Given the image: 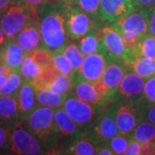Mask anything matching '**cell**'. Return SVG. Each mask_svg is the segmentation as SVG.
Here are the masks:
<instances>
[{
    "instance_id": "cell-1",
    "label": "cell",
    "mask_w": 155,
    "mask_h": 155,
    "mask_svg": "<svg viewBox=\"0 0 155 155\" xmlns=\"http://www.w3.org/2000/svg\"><path fill=\"white\" fill-rule=\"evenodd\" d=\"M39 28L43 48L52 54L61 52L67 45V21L61 11L50 10L40 18Z\"/></svg>"
},
{
    "instance_id": "cell-2",
    "label": "cell",
    "mask_w": 155,
    "mask_h": 155,
    "mask_svg": "<svg viewBox=\"0 0 155 155\" xmlns=\"http://www.w3.org/2000/svg\"><path fill=\"white\" fill-rule=\"evenodd\" d=\"M37 17L36 8L28 7L21 0H13L2 12L0 26L7 39L15 38L28 22Z\"/></svg>"
},
{
    "instance_id": "cell-3",
    "label": "cell",
    "mask_w": 155,
    "mask_h": 155,
    "mask_svg": "<svg viewBox=\"0 0 155 155\" xmlns=\"http://www.w3.org/2000/svg\"><path fill=\"white\" fill-rule=\"evenodd\" d=\"M97 35L100 41L98 53L121 60L127 68L140 55L136 46L127 48L123 43L119 32L113 27H104Z\"/></svg>"
},
{
    "instance_id": "cell-4",
    "label": "cell",
    "mask_w": 155,
    "mask_h": 155,
    "mask_svg": "<svg viewBox=\"0 0 155 155\" xmlns=\"http://www.w3.org/2000/svg\"><path fill=\"white\" fill-rule=\"evenodd\" d=\"M22 122L41 142H49L54 136L59 137L53 108L47 106L35 108Z\"/></svg>"
},
{
    "instance_id": "cell-5",
    "label": "cell",
    "mask_w": 155,
    "mask_h": 155,
    "mask_svg": "<svg viewBox=\"0 0 155 155\" xmlns=\"http://www.w3.org/2000/svg\"><path fill=\"white\" fill-rule=\"evenodd\" d=\"M16 123L12 128L7 151L11 154L36 155L42 153L41 142L23 125Z\"/></svg>"
},
{
    "instance_id": "cell-6",
    "label": "cell",
    "mask_w": 155,
    "mask_h": 155,
    "mask_svg": "<svg viewBox=\"0 0 155 155\" xmlns=\"http://www.w3.org/2000/svg\"><path fill=\"white\" fill-rule=\"evenodd\" d=\"M95 106L78 99V97H69L65 100L63 109L76 122L79 128L84 129L96 121L97 109Z\"/></svg>"
},
{
    "instance_id": "cell-7",
    "label": "cell",
    "mask_w": 155,
    "mask_h": 155,
    "mask_svg": "<svg viewBox=\"0 0 155 155\" xmlns=\"http://www.w3.org/2000/svg\"><path fill=\"white\" fill-rule=\"evenodd\" d=\"M120 133L115 119V112L110 110L105 112L96 121L87 137L93 144L101 142H109L111 139Z\"/></svg>"
},
{
    "instance_id": "cell-8",
    "label": "cell",
    "mask_w": 155,
    "mask_h": 155,
    "mask_svg": "<svg viewBox=\"0 0 155 155\" xmlns=\"http://www.w3.org/2000/svg\"><path fill=\"white\" fill-rule=\"evenodd\" d=\"M114 112L119 132L128 136L134 128L141 121H143L138 104L129 102L127 104L119 105Z\"/></svg>"
},
{
    "instance_id": "cell-9",
    "label": "cell",
    "mask_w": 155,
    "mask_h": 155,
    "mask_svg": "<svg viewBox=\"0 0 155 155\" xmlns=\"http://www.w3.org/2000/svg\"><path fill=\"white\" fill-rule=\"evenodd\" d=\"M134 71L127 72L119 84L118 91L124 97L127 102L139 104L143 99L145 80Z\"/></svg>"
},
{
    "instance_id": "cell-10",
    "label": "cell",
    "mask_w": 155,
    "mask_h": 155,
    "mask_svg": "<svg viewBox=\"0 0 155 155\" xmlns=\"http://www.w3.org/2000/svg\"><path fill=\"white\" fill-rule=\"evenodd\" d=\"M116 29H122L126 31L134 32L142 35L148 33V17L147 9L139 8L114 22L113 26Z\"/></svg>"
},
{
    "instance_id": "cell-11",
    "label": "cell",
    "mask_w": 155,
    "mask_h": 155,
    "mask_svg": "<svg viewBox=\"0 0 155 155\" xmlns=\"http://www.w3.org/2000/svg\"><path fill=\"white\" fill-rule=\"evenodd\" d=\"M107 65V59L104 54L93 53L86 55L84 59L82 65L78 71L79 76L78 80H86L89 82H94L101 78L104 74Z\"/></svg>"
},
{
    "instance_id": "cell-12",
    "label": "cell",
    "mask_w": 155,
    "mask_h": 155,
    "mask_svg": "<svg viewBox=\"0 0 155 155\" xmlns=\"http://www.w3.org/2000/svg\"><path fill=\"white\" fill-rule=\"evenodd\" d=\"M106 59L107 65L101 79L113 93H116L126 73L127 67L119 59L110 56H106Z\"/></svg>"
},
{
    "instance_id": "cell-13",
    "label": "cell",
    "mask_w": 155,
    "mask_h": 155,
    "mask_svg": "<svg viewBox=\"0 0 155 155\" xmlns=\"http://www.w3.org/2000/svg\"><path fill=\"white\" fill-rule=\"evenodd\" d=\"M54 121L56 127L58 130L59 138L62 140H73L82 137V133L80 132V128L71 118V116L67 114L64 109L59 108L54 112Z\"/></svg>"
},
{
    "instance_id": "cell-14",
    "label": "cell",
    "mask_w": 155,
    "mask_h": 155,
    "mask_svg": "<svg viewBox=\"0 0 155 155\" xmlns=\"http://www.w3.org/2000/svg\"><path fill=\"white\" fill-rule=\"evenodd\" d=\"M67 29L70 38L79 40L91 29V19L84 11L72 9L68 14Z\"/></svg>"
},
{
    "instance_id": "cell-15",
    "label": "cell",
    "mask_w": 155,
    "mask_h": 155,
    "mask_svg": "<svg viewBox=\"0 0 155 155\" xmlns=\"http://www.w3.org/2000/svg\"><path fill=\"white\" fill-rule=\"evenodd\" d=\"M15 40L27 53H31L40 48L41 36L36 20H31L18 33Z\"/></svg>"
},
{
    "instance_id": "cell-16",
    "label": "cell",
    "mask_w": 155,
    "mask_h": 155,
    "mask_svg": "<svg viewBox=\"0 0 155 155\" xmlns=\"http://www.w3.org/2000/svg\"><path fill=\"white\" fill-rule=\"evenodd\" d=\"M19 122L24 121L36 107V94L33 84L24 81L17 94Z\"/></svg>"
},
{
    "instance_id": "cell-17",
    "label": "cell",
    "mask_w": 155,
    "mask_h": 155,
    "mask_svg": "<svg viewBox=\"0 0 155 155\" xmlns=\"http://www.w3.org/2000/svg\"><path fill=\"white\" fill-rule=\"evenodd\" d=\"M4 63L12 71L19 72L27 52L16 41L14 38L7 39L0 49Z\"/></svg>"
},
{
    "instance_id": "cell-18",
    "label": "cell",
    "mask_w": 155,
    "mask_h": 155,
    "mask_svg": "<svg viewBox=\"0 0 155 155\" xmlns=\"http://www.w3.org/2000/svg\"><path fill=\"white\" fill-rule=\"evenodd\" d=\"M129 13L125 0H100L98 17L102 21L115 22Z\"/></svg>"
},
{
    "instance_id": "cell-19",
    "label": "cell",
    "mask_w": 155,
    "mask_h": 155,
    "mask_svg": "<svg viewBox=\"0 0 155 155\" xmlns=\"http://www.w3.org/2000/svg\"><path fill=\"white\" fill-rule=\"evenodd\" d=\"M31 84L35 90L36 102L38 105L47 106L53 109H59L63 107L67 97L51 91L39 80L33 81Z\"/></svg>"
},
{
    "instance_id": "cell-20",
    "label": "cell",
    "mask_w": 155,
    "mask_h": 155,
    "mask_svg": "<svg viewBox=\"0 0 155 155\" xmlns=\"http://www.w3.org/2000/svg\"><path fill=\"white\" fill-rule=\"evenodd\" d=\"M19 122L17 96L0 95V122L16 124Z\"/></svg>"
},
{
    "instance_id": "cell-21",
    "label": "cell",
    "mask_w": 155,
    "mask_h": 155,
    "mask_svg": "<svg viewBox=\"0 0 155 155\" xmlns=\"http://www.w3.org/2000/svg\"><path fill=\"white\" fill-rule=\"evenodd\" d=\"M72 90L76 97L84 102L94 105H103L105 103L104 100L97 92L91 82L86 80H78L76 84H74Z\"/></svg>"
},
{
    "instance_id": "cell-22",
    "label": "cell",
    "mask_w": 155,
    "mask_h": 155,
    "mask_svg": "<svg viewBox=\"0 0 155 155\" xmlns=\"http://www.w3.org/2000/svg\"><path fill=\"white\" fill-rule=\"evenodd\" d=\"M130 139L140 144L155 141V124L147 121H141L130 134Z\"/></svg>"
},
{
    "instance_id": "cell-23",
    "label": "cell",
    "mask_w": 155,
    "mask_h": 155,
    "mask_svg": "<svg viewBox=\"0 0 155 155\" xmlns=\"http://www.w3.org/2000/svg\"><path fill=\"white\" fill-rule=\"evenodd\" d=\"M128 68L136 72L140 77L149 78L155 75V59H150L144 56H137Z\"/></svg>"
},
{
    "instance_id": "cell-24",
    "label": "cell",
    "mask_w": 155,
    "mask_h": 155,
    "mask_svg": "<svg viewBox=\"0 0 155 155\" xmlns=\"http://www.w3.org/2000/svg\"><path fill=\"white\" fill-rule=\"evenodd\" d=\"M42 72V68L34 61L30 54L27 53L22 61L19 72L23 78V81L33 82L37 80Z\"/></svg>"
},
{
    "instance_id": "cell-25",
    "label": "cell",
    "mask_w": 155,
    "mask_h": 155,
    "mask_svg": "<svg viewBox=\"0 0 155 155\" xmlns=\"http://www.w3.org/2000/svg\"><path fill=\"white\" fill-rule=\"evenodd\" d=\"M44 85L54 92L63 95L65 97H68V94L70 93L71 90H72L74 85L73 77L59 72V74L57 75L54 81Z\"/></svg>"
},
{
    "instance_id": "cell-26",
    "label": "cell",
    "mask_w": 155,
    "mask_h": 155,
    "mask_svg": "<svg viewBox=\"0 0 155 155\" xmlns=\"http://www.w3.org/2000/svg\"><path fill=\"white\" fill-rule=\"evenodd\" d=\"M79 49L84 55H89L93 53H97L99 50V38L94 30L90 29L78 41Z\"/></svg>"
},
{
    "instance_id": "cell-27",
    "label": "cell",
    "mask_w": 155,
    "mask_h": 155,
    "mask_svg": "<svg viewBox=\"0 0 155 155\" xmlns=\"http://www.w3.org/2000/svg\"><path fill=\"white\" fill-rule=\"evenodd\" d=\"M66 153L75 155H94L96 147L94 144L87 138H78L72 141V143L66 150Z\"/></svg>"
},
{
    "instance_id": "cell-28",
    "label": "cell",
    "mask_w": 155,
    "mask_h": 155,
    "mask_svg": "<svg viewBox=\"0 0 155 155\" xmlns=\"http://www.w3.org/2000/svg\"><path fill=\"white\" fill-rule=\"evenodd\" d=\"M23 83V78L19 72H11L6 79L4 86L0 90V95H15L17 96V92Z\"/></svg>"
},
{
    "instance_id": "cell-29",
    "label": "cell",
    "mask_w": 155,
    "mask_h": 155,
    "mask_svg": "<svg viewBox=\"0 0 155 155\" xmlns=\"http://www.w3.org/2000/svg\"><path fill=\"white\" fill-rule=\"evenodd\" d=\"M61 52L65 54V56L68 59V61L71 62L73 69L77 72L79 70L84 59V55L80 51L79 48L74 43H70L66 45Z\"/></svg>"
},
{
    "instance_id": "cell-30",
    "label": "cell",
    "mask_w": 155,
    "mask_h": 155,
    "mask_svg": "<svg viewBox=\"0 0 155 155\" xmlns=\"http://www.w3.org/2000/svg\"><path fill=\"white\" fill-rule=\"evenodd\" d=\"M53 65L55 69L61 73L73 77L75 74V70L73 69L71 62L68 61L67 57L62 52L53 53Z\"/></svg>"
},
{
    "instance_id": "cell-31",
    "label": "cell",
    "mask_w": 155,
    "mask_h": 155,
    "mask_svg": "<svg viewBox=\"0 0 155 155\" xmlns=\"http://www.w3.org/2000/svg\"><path fill=\"white\" fill-rule=\"evenodd\" d=\"M139 54L150 59H155V36L151 35H145L136 45Z\"/></svg>"
},
{
    "instance_id": "cell-32",
    "label": "cell",
    "mask_w": 155,
    "mask_h": 155,
    "mask_svg": "<svg viewBox=\"0 0 155 155\" xmlns=\"http://www.w3.org/2000/svg\"><path fill=\"white\" fill-rule=\"evenodd\" d=\"M28 54L42 69L53 65V54L48 50L39 48Z\"/></svg>"
},
{
    "instance_id": "cell-33",
    "label": "cell",
    "mask_w": 155,
    "mask_h": 155,
    "mask_svg": "<svg viewBox=\"0 0 155 155\" xmlns=\"http://www.w3.org/2000/svg\"><path fill=\"white\" fill-rule=\"evenodd\" d=\"M128 137H129L128 135L119 133L109 141L110 147L114 152V154H123L124 153L125 150L127 149L128 142L130 141L128 140Z\"/></svg>"
},
{
    "instance_id": "cell-34",
    "label": "cell",
    "mask_w": 155,
    "mask_h": 155,
    "mask_svg": "<svg viewBox=\"0 0 155 155\" xmlns=\"http://www.w3.org/2000/svg\"><path fill=\"white\" fill-rule=\"evenodd\" d=\"M79 8L92 17H99L100 0H78Z\"/></svg>"
},
{
    "instance_id": "cell-35",
    "label": "cell",
    "mask_w": 155,
    "mask_h": 155,
    "mask_svg": "<svg viewBox=\"0 0 155 155\" xmlns=\"http://www.w3.org/2000/svg\"><path fill=\"white\" fill-rule=\"evenodd\" d=\"M143 121L155 124V104H151L142 99L138 104Z\"/></svg>"
},
{
    "instance_id": "cell-36",
    "label": "cell",
    "mask_w": 155,
    "mask_h": 155,
    "mask_svg": "<svg viewBox=\"0 0 155 155\" xmlns=\"http://www.w3.org/2000/svg\"><path fill=\"white\" fill-rule=\"evenodd\" d=\"M116 30L119 32L122 39L123 43L127 48H133L134 46H136L141 41V39L145 36L142 35H140V34L126 31V30H122V29H116Z\"/></svg>"
},
{
    "instance_id": "cell-37",
    "label": "cell",
    "mask_w": 155,
    "mask_h": 155,
    "mask_svg": "<svg viewBox=\"0 0 155 155\" xmlns=\"http://www.w3.org/2000/svg\"><path fill=\"white\" fill-rule=\"evenodd\" d=\"M15 124L0 122V153L7 151L12 128Z\"/></svg>"
},
{
    "instance_id": "cell-38",
    "label": "cell",
    "mask_w": 155,
    "mask_h": 155,
    "mask_svg": "<svg viewBox=\"0 0 155 155\" xmlns=\"http://www.w3.org/2000/svg\"><path fill=\"white\" fill-rule=\"evenodd\" d=\"M143 100L155 104V75L146 80L143 91Z\"/></svg>"
},
{
    "instance_id": "cell-39",
    "label": "cell",
    "mask_w": 155,
    "mask_h": 155,
    "mask_svg": "<svg viewBox=\"0 0 155 155\" xmlns=\"http://www.w3.org/2000/svg\"><path fill=\"white\" fill-rule=\"evenodd\" d=\"M58 74H59V72L56 70L55 67H54V65H52L50 67L42 69V72H41L37 80L41 81L44 84H49L52 81H54Z\"/></svg>"
},
{
    "instance_id": "cell-40",
    "label": "cell",
    "mask_w": 155,
    "mask_h": 155,
    "mask_svg": "<svg viewBox=\"0 0 155 155\" xmlns=\"http://www.w3.org/2000/svg\"><path fill=\"white\" fill-rule=\"evenodd\" d=\"M124 155H140V143L132 140L128 142L127 149L124 152Z\"/></svg>"
},
{
    "instance_id": "cell-41",
    "label": "cell",
    "mask_w": 155,
    "mask_h": 155,
    "mask_svg": "<svg viewBox=\"0 0 155 155\" xmlns=\"http://www.w3.org/2000/svg\"><path fill=\"white\" fill-rule=\"evenodd\" d=\"M96 154L113 155L114 152L109 142H101L96 145Z\"/></svg>"
},
{
    "instance_id": "cell-42",
    "label": "cell",
    "mask_w": 155,
    "mask_h": 155,
    "mask_svg": "<svg viewBox=\"0 0 155 155\" xmlns=\"http://www.w3.org/2000/svg\"><path fill=\"white\" fill-rule=\"evenodd\" d=\"M148 17V33L147 35L155 36V7L147 9Z\"/></svg>"
},
{
    "instance_id": "cell-43",
    "label": "cell",
    "mask_w": 155,
    "mask_h": 155,
    "mask_svg": "<svg viewBox=\"0 0 155 155\" xmlns=\"http://www.w3.org/2000/svg\"><path fill=\"white\" fill-rule=\"evenodd\" d=\"M140 154L155 155V141L140 144Z\"/></svg>"
},
{
    "instance_id": "cell-44",
    "label": "cell",
    "mask_w": 155,
    "mask_h": 155,
    "mask_svg": "<svg viewBox=\"0 0 155 155\" xmlns=\"http://www.w3.org/2000/svg\"><path fill=\"white\" fill-rule=\"evenodd\" d=\"M23 4H25L28 7L32 8H38L40 6L44 5L50 0H21Z\"/></svg>"
},
{
    "instance_id": "cell-45",
    "label": "cell",
    "mask_w": 155,
    "mask_h": 155,
    "mask_svg": "<svg viewBox=\"0 0 155 155\" xmlns=\"http://www.w3.org/2000/svg\"><path fill=\"white\" fill-rule=\"evenodd\" d=\"M139 8L151 9L155 7V0H136Z\"/></svg>"
},
{
    "instance_id": "cell-46",
    "label": "cell",
    "mask_w": 155,
    "mask_h": 155,
    "mask_svg": "<svg viewBox=\"0 0 155 155\" xmlns=\"http://www.w3.org/2000/svg\"><path fill=\"white\" fill-rule=\"evenodd\" d=\"M125 1H126V4H127V8H128V11H129L130 13L139 9V6L137 5L136 0H125Z\"/></svg>"
},
{
    "instance_id": "cell-47",
    "label": "cell",
    "mask_w": 155,
    "mask_h": 155,
    "mask_svg": "<svg viewBox=\"0 0 155 155\" xmlns=\"http://www.w3.org/2000/svg\"><path fill=\"white\" fill-rule=\"evenodd\" d=\"M13 0H0V13L5 10L8 6L10 5Z\"/></svg>"
},
{
    "instance_id": "cell-48",
    "label": "cell",
    "mask_w": 155,
    "mask_h": 155,
    "mask_svg": "<svg viewBox=\"0 0 155 155\" xmlns=\"http://www.w3.org/2000/svg\"><path fill=\"white\" fill-rule=\"evenodd\" d=\"M12 72H13V71H12L8 66H6L5 64L0 66V73H1V74H5V75H7V76H8V75H10Z\"/></svg>"
},
{
    "instance_id": "cell-49",
    "label": "cell",
    "mask_w": 155,
    "mask_h": 155,
    "mask_svg": "<svg viewBox=\"0 0 155 155\" xmlns=\"http://www.w3.org/2000/svg\"><path fill=\"white\" fill-rule=\"evenodd\" d=\"M6 40H7V37L5 36V35L3 29H2L1 26H0V49L2 48V47L5 43Z\"/></svg>"
},
{
    "instance_id": "cell-50",
    "label": "cell",
    "mask_w": 155,
    "mask_h": 155,
    "mask_svg": "<svg viewBox=\"0 0 155 155\" xmlns=\"http://www.w3.org/2000/svg\"><path fill=\"white\" fill-rule=\"evenodd\" d=\"M8 76L7 75H5V74H1L0 73V90L2 89V87L4 86V84L5 83L6 79H7Z\"/></svg>"
},
{
    "instance_id": "cell-51",
    "label": "cell",
    "mask_w": 155,
    "mask_h": 155,
    "mask_svg": "<svg viewBox=\"0 0 155 155\" xmlns=\"http://www.w3.org/2000/svg\"><path fill=\"white\" fill-rule=\"evenodd\" d=\"M4 61H3V57H2V54H1V52H0V66L4 65Z\"/></svg>"
},
{
    "instance_id": "cell-52",
    "label": "cell",
    "mask_w": 155,
    "mask_h": 155,
    "mask_svg": "<svg viewBox=\"0 0 155 155\" xmlns=\"http://www.w3.org/2000/svg\"><path fill=\"white\" fill-rule=\"evenodd\" d=\"M66 2H67L68 5H71V4H72L74 2V0H66Z\"/></svg>"
}]
</instances>
